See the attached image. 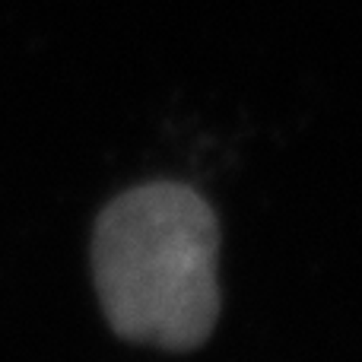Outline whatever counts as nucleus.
Wrapping results in <instances>:
<instances>
[{
    "instance_id": "f257e3e1",
    "label": "nucleus",
    "mask_w": 362,
    "mask_h": 362,
    "mask_svg": "<svg viewBox=\"0 0 362 362\" xmlns=\"http://www.w3.org/2000/svg\"><path fill=\"white\" fill-rule=\"evenodd\" d=\"M216 216L194 187L153 181L95 219L93 280L118 337L191 350L219 318Z\"/></svg>"
}]
</instances>
